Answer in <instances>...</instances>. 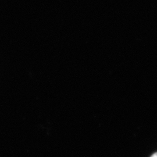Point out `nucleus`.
I'll list each match as a JSON object with an SVG mask.
<instances>
[{
    "mask_svg": "<svg viewBox=\"0 0 157 157\" xmlns=\"http://www.w3.org/2000/svg\"><path fill=\"white\" fill-rule=\"evenodd\" d=\"M151 157H157V152H155L154 154H152V155H151Z\"/></svg>",
    "mask_w": 157,
    "mask_h": 157,
    "instance_id": "nucleus-1",
    "label": "nucleus"
}]
</instances>
